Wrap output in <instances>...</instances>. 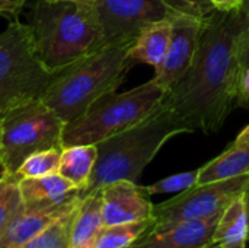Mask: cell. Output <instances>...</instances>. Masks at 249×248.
Instances as JSON below:
<instances>
[{
    "label": "cell",
    "mask_w": 249,
    "mask_h": 248,
    "mask_svg": "<svg viewBox=\"0 0 249 248\" xmlns=\"http://www.w3.org/2000/svg\"><path fill=\"white\" fill-rule=\"evenodd\" d=\"M82 202V200H80ZM79 203L63 212L60 216H57L54 221H51L41 232H38L31 241H28L22 248H66L69 235H70V228H71V221L74 216L76 209L79 208Z\"/></svg>",
    "instance_id": "cell-21"
},
{
    "label": "cell",
    "mask_w": 249,
    "mask_h": 248,
    "mask_svg": "<svg viewBox=\"0 0 249 248\" xmlns=\"http://www.w3.org/2000/svg\"><path fill=\"white\" fill-rule=\"evenodd\" d=\"M249 105V67L241 69L238 85V107Z\"/></svg>",
    "instance_id": "cell-28"
},
{
    "label": "cell",
    "mask_w": 249,
    "mask_h": 248,
    "mask_svg": "<svg viewBox=\"0 0 249 248\" xmlns=\"http://www.w3.org/2000/svg\"><path fill=\"white\" fill-rule=\"evenodd\" d=\"M212 3V6L219 10V12H229V10H235L238 7H241L244 0H209Z\"/></svg>",
    "instance_id": "cell-29"
},
{
    "label": "cell",
    "mask_w": 249,
    "mask_h": 248,
    "mask_svg": "<svg viewBox=\"0 0 249 248\" xmlns=\"http://www.w3.org/2000/svg\"><path fill=\"white\" fill-rule=\"evenodd\" d=\"M165 88L149 80L123 94L115 91L102 95L83 114L66 123L61 140L63 148L96 145L130 129L153 113L165 98Z\"/></svg>",
    "instance_id": "cell-5"
},
{
    "label": "cell",
    "mask_w": 249,
    "mask_h": 248,
    "mask_svg": "<svg viewBox=\"0 0 249 248\" xmlns=\"http://www.w3.org/2000/svg\"><path fill=\"white\" fill-rule=\"evenodd\" d=\"M198 180V168L193 171H185L179 174L169 175L166 178H162L150 186H146V190L150 196L153 194H171V193H181L193 186L197 184Z\"/></svg>",
    "instance_id": "cell-23"
},
{
    "label": "cell",
    "mask_w": 249,
    "mask_h": 248,
    "mask_svg": "<svg viewBox=\"0 0 249 248\" xmlns=\"http://www.w3.org/2000/svg\"><path fill=\"white\" fill-rule=\"evenodd\" d=\"M96 145H76L63 148L58 174L73 183L83 196V191L90 180L93 167L96 164Z\"/></svg>",
    "instance_id": "cell-19"
},
{
    "label": "cell",
    "mask_w": 249,
    "mask_h": 248,
    "mask_svg": "<svg viewBox=\"0 0 249 248\" xmlns=\"http://www.w3.org/2000/svg\"><path fill=\"white\" fill-rule=\"evenodd\" d=\"M219 216L150 228L130 248H214L213 234Z\"/></svg>",
    "instance_id": "cell-12"
},
{
    "label": "cell",
    "mask_w": 249,
    "mask_h": 248,
    "mask_svg": "<svg viewBox=\"0 0 249 248\" xmlns=\"http://www.w3.org/2000/svg\"><path fill=\"white\" fill-rule=\"evenodd\" d=\"M102 228L104 221L101 210V194L98 190L82 197L71 221L66 248H95Z\"/></svg>",
    "instance_id": "cell-17"
},
{
    "label": "cell",
    "mask_w": 249,
    "mask_h": 248,
    "mask_svg": "<svg viewBox=\"0 0 249 248\" xmlns=\"http://www.w3.org/2000/svg\"><path fill=\"white\" fill-rule=\"evenodd\" d=\"M247 22L241 7L213 12L187 73L165 94L162 105L187 130L213 134L238 107L239 41Z\"/></svg>",
    "instance_id": "cell-1"
},
{
    "label": "cell",
    "mask_w": 249,
    "mask_h": 248,
    "mask_svg": "<svg viewBox=\"0 0 249 248\" xmlns=\"http://www.w3.org/2000/svg\"><path fill=\"white\" fill-rule=\"evenodd\" d=\"M9 177H10V174H7L1 181H0V197L3 196V193H4V190H6V186H7V181H9Z\"/></svg>",
    "instance_id": "cell-31"
},
{
    "label": "cell",
    "mask_w": 249,
    "mask_h": 248,
    "mask_svg": "<svg viewBox=\"0 0 249 248\" xmlns=\"http://www.w3.org/2000/svg\"><path fill=\"white\" fill-rule=\"evenodd\" d=\"M249 175L196 184L172 199L153 206V227L165 228L184 221L217 216L235 199L242 196Z\"/></svg>",
    "instance_id": "cell-8"
},
{
    "label": "cell",
    "mask_w": 249,
    "mask_h": 248,
    "mask_svg": "<svg viewBox=\"0 0 249 248\" xmlns=\"http://www.w3.org/2000/svg\"><path fill=\"white\" fill-rule=\"evenodd\" d=\"M153 227V218L130 224L104 227L95 248H130Z\"/></svg>",
    "instance_id": "cell-20"
},
{
    "label": "cell",
    "mask_w": 249,
    "mask_h": 248,
    "mask_svg": "<svg viewBox=\"0 0 249 248\" xmlns=\"http://www.w3.org/2000/svg\"><path fill=\"white\" fill-rule=\"evenodd\" d=\"M63 148H51L31 153L18 168L16 178H35L58 172Z\"/></svg>",
    "instance_id": "cell-22"
},
{
    "label": "cell",
    "mask_w": 249,
    "mask_h": 248,
    "mask_svg": "<svg viewBox=\"0 0 249 248\" xmlns=\"http://www.w3.org/2000/svg\"><path fill=\"white\" fill-rule=\"evenodd\" d=\"M95 7L105 45L134 41L147 25L174 16L163 0H96Z\"/></svg>",
    "instance_id": "cell-9"
},
{
    "label": "cell",
    "mask_w": 249,
    "mask_h": 248,
    "mask_svg": "<svg viewBox=\"0 0 249 248\" xmlns=\"http://www.w3.org/2000/svg\"><path fill=\"white\" fill-rule=\"evenodd\" d=\"M182 133L187 130L160 102L140 123L96 143L98 158L83 196L121 180L137 183L162 146Z\"/></svg>",
    "instance_id": "cell-4"
},
{
    "label": "cell",
    "mask_w": 249,
    "mask_h": 248,
    "mask_svg": "<svg viewBox=\"0 0 249 248\" xmlns=\"http://www.w3.org/2000/svg\"><path fill=\"white\" fill-rule=\"evenodd\" d=\"M242 200H244V206H245V212H247V221H248V241H249V178L247 181V186L242 191Z\"/></svg>",
    "instance_id": "cell-30"
},
{
    "label": "cell",
    "mask_w": 249,
    "mask_h": 248,
    "mask_svg": "<svg viewBox=\"0 0 249 248\" xmlns=\"http://www.w3.org/2000/svg\"><path fill=\"white\" fill-rule=\"evenodd\" d=\"M248 243L247 212L242 196H239L220 213L213 234V247L247 248Z\"/></svg>",
    "instance_id": "cell-18"
},
{
    "label": "cell",
    "mask_w": 249,
    "mask_h": 248,
    "mask_svg": "<svg viewBox=\"0 0 249 248\" xmlns=\"http://www.w3.org/2000/svg\"><path fill=\"white\" fill-rule=\"evenodd\" d=\"M104 227L153 218V203L146 187L133 181H115L99 190Z\"/></svg>",
    "instance_id": "cell-11"
},
{
    "label": "cell",
    "mask_w": 249,
    "mask_h": 248,
    "mask_svg": "<svg viewBox=\"0 0 249 248\" xmlns=\"http://www.w3.org/2000/svg\"><path fill=\"white\" fill-rule=\"evenodd\" d=\"M41 63L53 73L104 47V34L95 3L38 0L29 23Z\"/></svg>",
    "instance_id": "cell-2"
},
{
    "label": "cell",
    "mask_w": 249,
    "mask_h": 248,
    "mask_svg": "<svg viewBox=\"0 0 249 248\" xmlns=\"http://www.w3.org/2000/svg\"><path fill=\"white\" fill-rule=\"evenodd\" d=\"M82 197V193H79L64 203L42 208H25L22 205L9 225L0 232V248H22L51 221L79 203Z\"/></svg>",
    "instance_id": "cell-13"
},
{
    "label": "cell",
    "mask_w": 249,
    "mask_h": 248,
    "mask_svg": "<svg viewBox=\"0 0 249 248\" xmlns=\"http://www.w3.org/2000/svg\"><path fill=\"white\" fill-rule=\"evenodd\" d=\"M241 6L245 10L247 22L239 41V66L241 69H245L249 67V0H244Z\"/></svg>",
    "instance_id": "cell-26"
},
{
    "label": "cell",
    "mask_w": 249,
    "mask_h": 248,
    "mask_svg": "<svg viewBox=\"0 0 249 248\" xmlns=\"http://www.w3.org/2000/svg\"><path fill=\"white\" fill-rule=\"evenodd\" d=\"M28 0H0V18L16 20Z\"/></svg>",
    "instance_id": "cell-27"
},
{
    "label": "cell",
    "mask_w": 249,
    "mask_h": 248,
    "mask_svg": "<svg viewBox=\"0 0 249 248\" xmlns=\"http://www.w3.org/2000/svg\"><path fill=\"white\" fill-rule=\"evenodd\" d=\"M134 41L107 44L54 75L42 102L64 123L73 121L105 94L115 92L133 66L128 50Z\"/></svg>",
    "instance_id": "cell-3"
},
{
    "label": "cell",
    "mask_w": 249,
    "mask_h": 248,
    "mask_svg": "<svg viewBox=\"0 0 249 248\" xmlns=\"http://www.w3.org/2000/svg\"><path fill=\"white\" fill-rule=\"evenodd\" d=\"M74 1H90V3H95L96 0H74Z\"/></svg>",
    "instance_id": "cell-33"
},
{
    "label": "cell",
    "mask_w": 249,
    "mask_h": 248,
    "mask_svg": "<svg viewBox=\"0 0 249 248\" xmlns=\"http://www.w3.org/2000/svg\"><path fill=\"white\" fill-rule=\"evenodd\" d=\"M64 126L41 98L0 114V162L15 175L31 153L63 148Z\"/></svg>",
    "instance_id": "cell-7"
},
{
    "label": "cell",
    "mask_w": 249,
    "mask_h": 248,
    "mask_svg": "<svg viewBox=\"0 0 249 248\" xmlns=\"http://www.w3.org/2000/svg\"><path fill=\"white\" fill-rule=\"evenodd\" d=\"M206 19L194 16L177 15L172 18V35L166 56L160 66L155 69V77L152 79L166 91L179 80L196 57L200 38L203 34Z\"/></svg>",
    "instance_id": "cell-10"
},
{
    "label": "cell",
    "mask_w": 249,
    "mask_h": 248,
    "mask_svg": "<svg viewBox=\"0 0 249 248\" xmlns=\"http://www.w3.org/2000/svg\"><path fill=\"white\" fill-rule=\"evenodd\" d=\"M172 18L153 22L140 31L128 50V60L131 64L144 63L155 69L160 66L172 35Z\"/></svg>",
    "instance_id": "cell-16"
},
{
    "label": "cell",
    "mask_w": 249,
    "mask_h": 248,
    "mask_svg": "<svg viewBox=\"0 0 249 248\" xmlns=\"http://www.w3.org/2000/svg\"><path fill=\"white\" fill-rule=\"evenodd\" d=\"M249 175V124L219 156L198 168L197 184Z\"/></svg>",
    "instance_id": "cell-15"
},
{
    "label": "cell",
    "mask_w": 249,
    "mask_h": 248,
    "mask_svg": "<svg viewBox=\"0 0 249 248\" xmlns=\"http://www.w3.org/2000/svg\"><path fill=\"white\" fill-rule=\"evenodd\" d=\"M18 189L25 208H42L60 205L80 191L58 172L35 178H18Z\"/></svg>",
    "instance_id": "cell-14"
},
{
    "label": "cell",
    "mask_w": 249,
    "mask_h": 248,
    "mask_svg": "<svg viewBox=\"0 0 249 248\" xmlns=\"http://www.w3.org/2000/svg\"><path fill=\"white\" fill-rule=\"evenodd\" d=\"M53 77L36 56L29 25L10 20L0 32V114L41 98Z\"/></svg>",
    "instance_id": "cell-6"
},
{
    "label": "cell",
    "mask_w": 249,
    "mask_h": 248,
    "mask_svg": "<svg viewBox=\"0 0 249 248\" xmlns=\"http://www.w3.org/2000/svg\"><path fill=\"white\" fill-rule=\"evenodd\" d=\"M22 208V199L18 189V178L16 175L10 174L6 190L0 197V232L9 225L13 216Z\"/></svg>",
    "instance_id": "cell-24"
},
{
    "label": "cell",
    "mask_w": 249,
    "mask_h": 248,
    "mask_svg": "<svg viewBox=\"0 0 249 248\" xmlns=\"http://www.w3.org/2000/svg\"><path fill=\"white\" fill-rule=\"evenodd\" d=\"M7 174H9V172L6 171V168H4V167H3V164L0 162V181H1V180H3V178L7 175Z\"/></svg>",
    "instance_id": "cell-32"
},
{
    "label": "cell",
    "mask_w": 249,
    "mask_h": 248,
    "mask_svg": "<svg viewBox=\"0 0 249 248\" xmlns=\"http://www.w3.org/2000/svg\"><path fill=\"white\" fill-rule=\"evenodd\" d=\"M174 16L185 15L198 19H207L216 9L209 0H163Z\"/></svg>",
    "instance_id": "cell-25"
}]
</instances>
